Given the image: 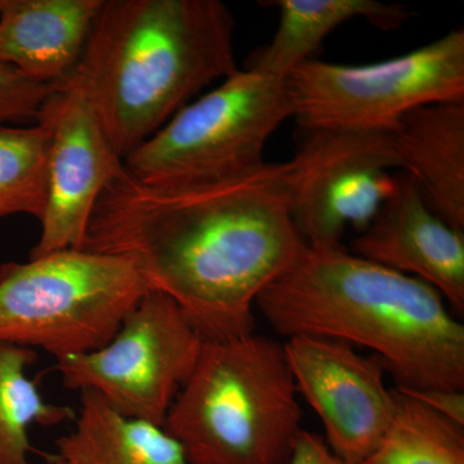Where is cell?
I'll return each mask as SVG.
<instances>
[{
    "instance_id": "cell-11",
    "label": "cell",
    "mask_w": 464,
    "mask_h": 464,
    "mask_svg": "<svg viewBox=\"0 0 464 464\" xmlns=\"http://www.w3.org/2000/svg\"><path fill=\"white\" fill-rule=\"evenodd\" d=\"M38 119L50 128L48 192L41 237L30 258L82 250L97 200L125 170L123 159L74 85L52 94Z\"/></svg>"
},
{
    "instance_id": "cell-24",
    "label": "cell",
    "mask_w": 464,
    "mask_h": 464,
    "mask_svg": "<svg viewBox=\"0 0 464 464\" xmlns=\"http://www.w3.org/2000/svg\"><path fill=\"white\" fill-rule=\"evenodd\" d=\"M5 0H0V11L3 9V5H5Z\"/></svg>"
},
{
    "instance_id": "cell-16",
    "label": "cell",
    "mask_w": 464,
    "mask_h": 464,
    "mask_svg": "<svg viewBox=\"0 0 464 464\" xmlns=\"http://www.w3.org/2000/svg\"><path fill=\"white\" fill-rule=\"evenodd\" d=\"M280 20L273 39L250 57L248 66L286 76L311 60L329 34L356 18L389 32L404 25L413 14L402 5L377 0H274Z\"/></svg>"
},
{
    "instance_id": "cell-13",
    "label": "cell",
    "mask_w": 464,
    "mask_h": 464,
    "mask_svg": "<svg viewBox=\"0 0 464 464\" xmlns=\"http://www.w3.org/2000/svg\"><path fill=\"white\" fill-rule=\"evenodd\" d=\"M103 0H5L0 61L42 83L66 85L83 57Z\"/></svg>"
},
{
    "instance_id": "cell-3",
    "label": "cell",
    "mask_w": 464,
    "mask_h": 464,
    "mask_svg": "<svg viewBox=\"0 0 464 464\" xmlns=\"http://www.w3.org/2000/svg\"><path fill=\"white\" fill-rule=\"evenodd\" d=\"M237 69L225 3L103 0L69 84L124 160L207 85Z\"/></svg>"
},
{
    "instance_id": "cell-20",
    "label": "cell",
    "mask_w": 464,
    "mask_h": 464,
    "mask_svg": "<svg viewBox=\"0 0 464 464\" xmlns=\"http://www.w3.org/2000/svg\"><path fill=\"white\" fill-rule=\"evenodd\" d=\"M65 85L42 83L27 78L14 66L0 61V127L8 121H36L52 94Z\"/></svg>"
},
{
    "instance_id": "cell-12",
    "label": "cell",
    "mask_w": 464,
    "mask_h": 464,
    "mask_svg": "<svg viewBox=\"0 0 464 464\" xmlns=\"http://www.w3.org/2000/svg\"><path fill=\"white\" fill-rule=\"evenodd\" d=\"M350 252L422 280L463 316L464 232L433 212L411 174L396 176L392 194L357 234Z\"/></svg>"
},
{
    "instance_id": "cell-1",
    "label": "cell",
    "mask_w": 464,
    "mask_h": 464,
    "mask_svg": "<svg viewBox=\"0 0 464 464\" xmlns=\"http://www.w3.org/2000/svg\"><path fill=\"white\" fill-rule=\"evenodd\" d=\"M307 244L290 209L289 163L194 185L127 169L97 200L82 250L130 259L203 342L255 333L256 302Z\"/></svg>"
},
{
    "instance_id": "cell-15",
    "label": "cell",
    "mask_w": 464,
    "mask_h": 464,
    "mask_svg": "<svg viewBox=\"0 0 464 464\" xmlns=\"http://www.w3.org/2000/svg\"><path fill=\"white\" fill-rule=\"evenodd\" d=\"M75 429L56 440L70 464H190L179 442L161 426L119 413L100 395L81 391Z\"/></svg>"
},
{
    "instance_id": "cell-17",
    "label": "cell",
    "mask_w": 464,
    "mask_h": 464,
    "mask_svg": "<svg viewBox=\"0 0 464 464\" xmlns=\"http://www.w3.org/2000/svg\"><path fill=\"white\" fill-rule=\"evenodd\" d=\"M35 350L0 344V464H30L32 424L56 426L75 420L70 406L45 401L27 369L36 362Z\"/></svg>"
},
{
    "instance_id": "cell-19",
    "label": "cell",
    "mask_w": 464,
    "mask_h": 464,
    "mask_svg": "<svg viewBox=\"0 0 464 464\" xmlns=\"http://www.w3.org/2000/svg\"><path fill=\"white\" fill-rule=\"evenodd\" d=\"M50 128L0 127V217L29 215L41 221L47 206Z\"/></svg>"
},
{
    "instance_id": "cell-10",
    "label": "cell",
    "mask_w": 464,
    "mask_h": 464,
    "mask_svg": "<svg viewBox=\"0 0 464 464\" xmlns=\"http://www.w3.org/2000/svg\"><path fill=\"white\" fill-rule=\"evenodd\" d=\"M295 387L319 415L329 449L344 464H365L396 411L383 362L346 342L295 335L284 343Z\"/></svg>"
},
{
    "instance_id": "cell-22",
    "label": "cell",
    "mask_w": 464,
    "mask_h": 464,
    "mask_svg": "<svg viewBox=\"0 0 464 464\" xmlns=\"http://www.w3.org/2000/svg\"><path fill=\"white\" fill-rule=\"evenodd\" d=\"M286 464H344L317 433L302 429L293 444Z\"/></svg>"
},
{
    "instance_id": "cell-6",
    "label": "cell",
    "mask_w": 464,
    "mask_h": 464,
    "mask_svg": "<svg viewBox=\"0 0 464 464\" xmlns=\"http://www.w3.org/2000/svg\"><path fill=\"white\" fill-rule=\"evenodd\" d=\"M293 118L285 76L237 69L188 103L124 159L130 176L149 185L219 181L264 167L277 128Z\"/></svg>"
},
{
    "instance_id": "cell-23",
    "label": "cell",
    "mask_w": 464,
    "mask_h": 464,
    "mask_svg": "<svg viewBox=\"0 0 464 464\" xmlns=\"http://www.w3.org/2000/svg\"><path fill=\"white\" fill-rule=\"evenodd\" d=\"M48 464H70L67 463L66 460L61 459V458H58L57 456L53 458V459L51 460Z\"/></svg>"
},
{
    "instance_id": "cell-7",
    "label": "cell",
    "mask_w": 464,
    "mask_h": 464,
    "mask_svg": "<svg viewBox=\"0 0 464 464\" xmlns=\"http://www.w3.org/2000/svg\"><path fill=\"white\" fill-rule=\"evenodd\" d=\"M293 118L307 132L392 133L424 105L464 101V30L368 65L311 58L285 76Z\"/></svg>"
},
{
    "instance_id": "cell-21",
    "label": "cell",
    "mask_w": 464,
    "mask_h": 464,
    "mask_svg": "<svg viewBox=\"0 0 464 464\" xmlns=\"http://www.w3.org/2000/svg\"><path fill=\"white\" fill-rule=\"evenodd\" d=\"M401 392L413 396L436 413L464 426V391L431 389Z\"/></svg>"
},
{
    "instance_id": "cell-14",
    "label": "cell",
    "mask_w": 464,
    "mask_h": 464,
    "mask_svg": "<svg viewBox=\"0 0 464 464\" xmlns=\"http://www.w3.org/2000/svg\"><path fill=\"white\" fill-rule=\"evenodd\" d=\"M391 136L433 212L464 232V101L411 110Z\"/></svg>"
},
{
    "instance_id": "cell-8",
    "label": "cell",
    "mask_w": 464,
    "mask_h": 464,
    "mask_svg": "<svg viewBox=\"0 0 464 464\" xmlns=\"http://www.w3.org/2000/svg\"><path fill=\"white\" fill-rule=\"evenodd\" d=\"M203 343L172 298L149 290L105 346L56 359V371L66 389L93 391L119 413L163 427Z\"/></svg>"
},
{
    "instance_id": "cell-18",
    "label": "cell",
    "mask_w": 464,
    "mask_h": 464,
    "mask_svg": "<svg viewBox=\"0 0 464 464\" xmlns=\"http://www.w3.org/2000/svg\"><path fill=\"white\" fill-rule=\"evenodd\" d=\"M396 411L389 431L365 464H464V426L393 389Z\"/></svg>"
},
{
    "instance_id": "cell-2",
    "label": "cell",
    "mask_w": 464,
    "mask_h": 464,
    "mask_svg": "<svg viewBox=\"0 0 464 464\" xmlns=\"http://www.w3.org/2000/svg\"><path fill=\"white\" fill-rule=\"evenodd\" d=\"M256 308L283 337L373 351L396 390L464 391V325L429 284L340 246H306Z\"/></svg>"
},
{
    "instance_id": "cell-4",
    "label": "cell",
    "mask_w": 464,
    "mask_h": 464,
    "mask_svg": "<svg viewBox=\"0 0 464 464\" xmlns=\"http://www.w3.org/2000/svg\"><path fill=\"white\" fill-rule=\"evenodd\" d=\"M301 420L284 343L252 333L204 342L163 429L190 464H286Z\"/></svg>"
},
{
    "instance_id": "cell-5",
    "label": "cell",
    "mask_w": 464,
    "mask_h": 464,
    "mask_svg": "<svg viewBox=\"0 0 464 464\" xmlns=\"http://www.w3.org/2000/svg\"><path fill=\"white\" fill-rule=\"evenodd\" d=\"M148 284L130 259L66 249L0 266V344L61 359L105 346Z\"/></svg>"
},
{
    "instance_id": "cell-9",
    "label": "cell",
    "mask_w": 464,
    "mask_h": 464,
    "mask_svg": "<svg viewBox=\"0 0 464 464\" xmlns=\"http://www.w3.org/2000/svg\"><path fill=\"white\" fill-rule=\"evenodd\" d=\"M290 209L304 243L340 246L362 232L395 188L401 159L391 133L314 130L290 159Z\"/></svg>"
}]
</instances>
